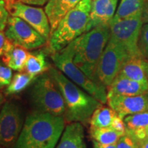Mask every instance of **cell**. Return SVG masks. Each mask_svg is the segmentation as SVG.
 I'll return each instance as SVG.
<instances>
[{"mask_svg": "<svg viewBox=\"0 0 148 148\" xmlns=\"http://www.w3.org/2000/svg\"><path fill=\"white\" fill-rule=\"evenodd\" d=\"M4 95H3V92L1 91H0V107H1V105L3 104V103L4 102Z\"/></svg>", "mask_w": 148, "mask_h": 148, "instance_id": "obj_35", "label": "cell"}, {"mask_svg": "<svg viewBox=\"0 0 148 148\" xmlns=\"http://www.w3.org/2000/svg\"><path fill=\"white\" fill-rule=\"evenodd\" d=\"M27 49L16 45L7 38L2 60L6 66L18 72L25 69L29 52Z\"/></svg>", "mask_w": 148, "mask_h": 148, "instance_id": "obj_17", "label": "cell"}, {"mask_svg": "<svg viewBox=\"0 0 148 148\" xmlns=\"http://www.w3.org/2000/svg\"><path fill=\"white\" fill-rule=\"evenodd\" d=\"M5 6L10 16L21 18L44 38L49 39L51 34V27L45 9L29 5L16 0L5 3Z\"/></svg>", "mask_w": 148, "mask_h": 148, "instance_id": "obj_11", "label": "cell"}, {"mask_svg": "<svg viewBox=\"0 0 148 148\" xmlns=\"http://www.w3.org/2000/svg\"><path fill=\"white\" fill-rule=\"evenodd\" d=\"M111 127L122 135L125 134V126L124 121H123V119H121L118 115L114 119Z\"/></svg>", "mask_w": 148, "mask_h": 148, "instance_id": "obj_29", "label": "cell"}, {"mask_svg": "<svg viewBox=\"0 0 148 148\" xmlns=\"http://www.w3.org/2000/svg\"><path fill=\"white\" fill-rule=\"evenodd\" d=\"M125 126V134L136 139L146 138L148 131V110L127 115L123 119Z\"/></svg>", "mask_w": 148, "mask_h": 148, "instance_id": "obj_19", "label": "cell"}, {"mask_svg": "<svg viewBox=\"0 0 148 148\" xmlns=\"http://www.w3.org/2000/svg\"><path fill=\"white\" fill-rule=\"evenodd\" d=\"M29 98L35 111L64 116L63 97L49 73L37 76L29 92Z\"/></svg>", "mask_w": 148, "mask_h": 148, "instance_id": "obj_6", "label": "cell"}, {"mask_svg": "<svg viewBox=\"0 0 148 148\" xmlns=\"http://www.w3.org/2000/svg\"><path fill=\"white\" fill-rule=\"evenodd\" d=\"M116 148H138L136 138L127 134L122 135L116 142Z\"/></svg>", "mask_w": 148, "mask_h": 148, "instance_id": "obj_26", "label": "cell"}, {"mask_svg": "<svg viewBox=\"0 0 148 148\" xmlns=\"http://www.w3.org/2000/svg\"><path fill=\"white\" fill-rule=\"evenodd\" d=\"M142 21L143 23H148V1H144L142 9Z\"/></svg>", "mask_w": 148, "mask_h": 148, "instance_id": "obj_32", "label": "cell"}, {"mask_svg": "<svg viewBox=\"0 0 148 148\" xmlns=\"http://www.w3.org/2000/svg\"><path fill=\"white\" fill-rule=\"evenodd\" d=\"M0 148H4V147H2V146H1V145H0Z\"/></svg>", "mask_w": 148, "mask_h": 148, "instance_id": "obj_39", "label": "cell"}, {"mask_svg": "<svg viewBox=\"0 0 148 148\" xmlns=\"http://www.w3.org/2000/svg\"><path fill=\"white\" fill-rule=\"evenodd\" d=\"M147 63L148 60L142 55L130 56L125 61L118 75L138 82H148Z\"/></svg>", "mask_w": 148, "mask_h": 148, "instance_id": "obj_15", "label": "cell"}, {"mask_svg": "<svg viewBox=\"0 0 148 148\" xmlns=\"http://www.w3.org/2000/svg\"><path fill=\"white\" fill-rule=\"evenodd\" d=\"M89 134L92 140L105 145L116 144L121 134L116 132L112 127H90Z\"/></svg>", "mask_w": 148, "mask_h": 148, "instance_id": "obj_23", "label": "cell"}, {"mask_svg": "<svg viewBox=\"0 0 148 148\" xmlns=\"http://www.w3.org/2000/svg\"><path fill=\"white\" fill-rule=\"evenodd\" d=\"M137 141L138 148H148V138L136 139Z\"/></svg>", "mask_w": 148, "mask_h": 148, "instance_id": "obj_34", "label": "cell"}, {"mask_svg": "<svg viewBox=\"0 0 148 148\" xmlns=\"http://www.w3.org/2000/svg\"><path fill=\"white\" fill-rule=\"evenodd\" d=\"M7 38L5 36V33L2 31L0 32V56H2L4 52L5 44H6Z\"/></svg>", "mask_w": 148, "mask_h": 148, "instance_id": "obj_31", "label": "cell"}, {"mask_svg": "<svg viewBox=\"0 0 148 148\" xmlns=\"http://www.w3.org/2000/svg\"><path fill=\"white\" fill-rule=\"evenodd\" d=\"M118 114L110 106L100 105L95 109L90 117L89 123L91 127H111L112 121Z\"/></svg>", "mask_w": 148, "mask_h": 148, "instance_id": "obj_21", "label": "cell"}, {"mask_svg": "<svg viewBox=\"0 0 148 148\" xmlns=\"http://www.w3.org/2000/svg\"><path fill=\"white\" fill-rule=\"evenodd\" d=\"M9 12L5 6L4 0H0V32L4 30L6 27Z\"/></svg>", "mask_w": 148, "mask_h": 148, "instance_id": "obj_28", "label": "cell"}, {"mask_svg": "<svg viewBox=\"0 0 148 148\" xmlns=\"http://www.w3.org/2000/svg\"><path fill=\"white\" fill-rule=\"evenodd\" d=\"M118 1L119 0H93L86 32L98 25H110L114 16Z\"/></svg>", "mask_w": 148, "mask_h": 148, "instance_id": "obj_13", "label": "cell"}, {"mask_svg": "<svg viewBox=\"0 0 148 148\" xmlns=\"http://www.w3.org/2000/svg\"><path fill=\"white\" fill-rule=\"evenodd\" d=\"M142 11L129 18L110 23V39L121 45L131 56L141 55L138 42L143 26Z\"/></svg>", "mask_w": 148, "mask_h": 148, "instance_id": "obj_8", "label": "cell"}, {"mask_svg": "<svg viewBox=\"0 0 148 148\" xmlns=\"http://www.w3.org/2000/svg\"><path fill=\"white\" fill-rule=\"evenodd\" d=\"M146 138H148V131L147 132V134H146Z\"/></svg>", "mask_w": 148, "mask_h": 148, "instance_id": "obj_38", "label": "cell"}, {"mask_svg": "<svg viewBox=\"0 0 148 148\" xmlns=\"http://www.w3.org/2000/svg\"><path fill=\"white\" fill-rule=\"evenodd\" d=\"M138 46L143 58L148 60V23H145L142 26Z\"/></svg>", "mask_w": 148, "mask_h": 148, "instance_id": "obj_25", "label": "cell"}, {"mask_svg": "<svg viewBox=\"0 0 148 148\" xmlns=\"http://www.w3.org/2000/svg\"><path fill=\"white\" fill-rule=\"evenodd\" d=\"M80 0H49L46 3L45 11L50 24L51 33L56 28L66 14Z\"/></svg>", "mask_w": 148, "mask_h": 148, "instance_id": "obj_16", "label": "cell"}, {"mask_svg": "<svg viewBox=\"0 0 148 148\" xmlns=\"http://www.w3.org/2000/svg\"><path fill=\"white\" fill-rule=\"evenodd\" d=\"M16 1L29 5H40L41 6V5L46 4L49 1V0H16Z\"/></svg>", "mask_w": 148, "mask_h": 148, "instance_id": "obj_30", "label": "cell"}, {"mask_svg": "<svg viewBox=\"0 0 148 148\" xmlns=\"http://www.w3.org/2000/svg\"><path fill=\"white\" fill-rule=\"evenodd\" d=\"M148 92V82H138L117 75L108 87L107 97L112 95L134 96Z\"/></svg>", "mask_w": 148, "mask_h": 148, "instance_id": "obj_14", "label": "cell"}, {"mask_svg": "<svg viewBox=\"0 0 148 148\" xmlns=\"http://www.w3.org/2000/svg\"><path fill=\"white\" fill-rule=\"evenodd\" d=\"M4 33L11 42L27 50L42 47L47 42L31 25L17 16H9Z\"/></svg>", "mask_w": 148, "mask_h": 148, "instance_id": "obj_10", "label": "cell"}, {"mask_svg": "<svg viewBox=\"0 0 148 148\" xmlns=\"http://www.w3.org/2000/svg\"><path fill=\"white\" fill-rule=\"evenodd\" d=\"M48 73L63 97L65 121L70 123L78 122L82 124L89 122L94 111L102 103L79 88L59 69L49 66Z\"/></svg>", "mask_w": 148, "mask_h": 148, "instance_id": "obj_2", "label": "cell"}, {"mask_svg": "<svg viewBox=\"0 0 148 148\" xmlns=\"http://www.w3.org/2000/svg\"><path fill=\"white\" fill-rule=\"evenodd\" d=\"M146 73H147V79H148V63H147V71H146Z\"/></svg>", "mask_w": 148, "mask_h": 148, "instance_id": "obj_37", "label": "cell"}, {"mask_svg": "<svg viewBox=\"0 0 148 148\" xmlns=\"http://www.w3.org/2000/svg\"><path fill=\"white\" fill-rule=\"evenodd\" d=\"M21 109L13 101H7L0 112V145L13 148L23 127Z\"/></svg>", "mask_w": 148, "mask_h": 148, "instance_id": "obj_9", "label": "cell"}, {"mask_svg": "<svg viewBox=\"0 0 148 148\" xmlns=\"http://www.w3.org/2000/svg\"><path fill=\"white\" fill-rule=\"evenodd\" d=\"M143 3V0H121L119 7L111 22L129 18L141 12Z\"/></svg>", "mask_w": 148, "mask_h": 148, "instance_id": "obj_22", "label": "cell"}, {"mask_svg": "<svg viewBox=\"0 0 148 148\" xmlns=\"http://www.w3.org/2000/svg\"><path fill=\"white\" fill-rule=\"evenodd\" d=\"M36 77L27 73H16L5 88V93L6 95H16L19 93L33 84Z\"/></svg>", "mask_w": 148, "mask_h": 148, "instance_id": "obj_24", "label": "cell"}, {"mask_svg": "<svg viewBox=\"0 0 148 148\" xmlns=\"http://www.w3.org/2000/svg\"><path fill=\"white\" fill-rule=\"evenodd\" d=\"M107 103L123 119L127 115L148 110V92L134 96H109Z\"/></svg>", "mask_w": 148, "mask_h": 148, "instance_id": "obj_12", "label": "cell"}, {"mask_svg": "<svg viewBox=\"0 0 148 148\" xmlns=\"http://www.w3.org/2000/svg\"><path fill=\"white\" fill-rule=\"evenodd\" d=\"M74 55L75 40L61 50L53 53L51 57L55 66L72 82L82 88L102 104H106L108 101L106 87L101 83L92 80L83 73L74 64Z\"/></svg>", "mask_w": 148, "mask_h": 148, "instance_id": "obj_5", "label": "cell"}, {"mask_svg": "<svg viewBox=\"0 0 148 148\" xmlns=\"http://www.w3.org/2000/svg\"><path fill=\"white\" fill-rule=\"evenodd\" d=\"M12 75V70L10 68L0 64V89L10 84Z\"/></svg>", "mask_w": 148, "mask_h": 148, "instance_id": "obj_27", "label": "cell"}, {"mask_svg": "<svg viewBox=\"0 0 148 148\" xmlns=\"http://www.w3.org/2000/svg\"><path fill=\"white\" fill-rule=\"evenodd\" d=\"M144 1H148V0H143Z\"/></svg>", "mask_w": 148, "mask_h": 148, "instance_id": "obj_40", "label": "cell"}, {"mask_svg": "<svg viewBox=\"0 0 148 148\" xmlns=\"http://www.w3.org/2000/svg\"><path fill=\"white\" fill-rule=\"evenodd\" d=\"M56 148H86L82 123L73 122L66 125Z\"/></svg>", "mask_w": 148, "mask_h": 148, "instance_id": "obj_18", "label": "cell"}, {"mask_svg": "<svg viewBox=\"0 0 148 148\" xmlns=\"http://www.w3.org/2000/svg\"><path fill=\"white\" fill-rule=\"evenodd\" d=\"M91 5L92 0H80L60 20L49 38L51 51L61 50L86 32Z\"/></svg>", "mask_w": 148, "mask_h": 148, "instance_id": "obj_4", "label": "cell"}, {"mask_svg": "<svg viewBox=\"0 0 148 148\" xmlns=\"http://www.w3.org/2000/svg\"><path fill=\"white\" fill-rule=\"evenodd\" d=\"M110 37L109 25L94 27L75 39L73 62L92 80L96 78V68Z\"/></svg>", "mask_w": 148, "mask_h": 148, "instance_id": "obj_3", "label": "cell"}, {"mask_svg": "<svg viewBox=\"0 0 148 148\" xmlns=\"http://www.w3.org/2000/svg\"><path fill=\"white\" fill-rule=\"evenodd\" d=\"M130 56L121 45L109 39L96 68L98 82L108 88L117 76L125 61Z\"/></svg>", "mask_w": 148, "mask_h": 148, "instance_id": "obj_7", "label": "cell"}, {"mask_svg": "<svg viewBox=\"0 0 148 148\" xmlns=\"http://www.w3.org/2000/svg\"><path fill=\"white\" fill-rule=\"evenodd\" d=\"M93 148H116V144H110V145H105L98 143L95 140H92Z\"/></svg>", "mask_w": 148, "mask_h": 148, "instance_id": "obj_33", "label": "cell"}, {"mask_svg": "<svg viewBox=\"0 0 148 148\" xmlns=\"http://www.w3.org/2000/svg\"><path fill=\"white\" fill-rule=\"evenodd\" d=\"M64 125L62 116L34 111L27 116L13 148H55Z\"/></svg>", "mask_w": 148, "mask_h": 148, "instance_id": "obj_1", "label": "cell"}, {"mask_svg": "<svg viewBox=\"0 0 148 148\" xmlns=\"http://www.w3.org/2000/svg\"><path fill=\"white\" fill-rule=\"evenodd\" d=\"M49 66L46 60L45 54L43 51H37L29 52L25 70L26 73L33 76H38L44 73L47 70H49Z\"/></svg>", "mask_w": 148, "mask_h": 148, "instance_id": "obj_20", "label": "cell"}, {"mask_svg": "<svg viewBox=\"0 0 148 148\" xmlns=\"http://www.w3.org/2000/svg\"><path fill=\"white\" fill-rule=\"evenodd\" d=\"M5 3H9V2H12V1H14L16 0H4Z\"/></svg>", "mask_w": 148, "mask_h": 148, "instance_id": "obj_36", "label": "cell"}]
</instances>
